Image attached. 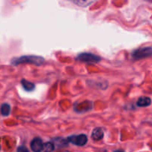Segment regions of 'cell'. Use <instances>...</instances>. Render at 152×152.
<instances>
[{
  "label": "cell",
  "mask_w": 152,
  "mask_h": 152,
  "mask_svg": "<svg viewBox=\"0 0 152 152\" xmlns=\"http://www.w3.org/2000/svg\"><path fill=\"white\" fill-rule=\"evenodd\" d=\"M68 142L78 146H83L88 142V137L86 134L72 135L68 138Z\"/></svg>",
  "instance_id": "4"
},
{
  "label": "cell",
  "mask_w": 152,
  "mask_h": 152,
  "mask_svg": "<svg viewBox=\"0 0 152 152\" xmlns=\"http://www.w3.org/2000/svg\"><path fill=\"white\" fill-rule=\"evenodd\" d=\"M151 104V99L148 96H141L137 101V105L139 107H148Z\"/></svg>",
  "instance_id": "8"
},
{
  "label": "cell",
  "mask_w": 152,
  "mask_h": 152,
  "mask_svg": "<svg viewBox=\"0 0 152 152\" xmlns=\"http://www.w3.org/2000/svg\"><path fill=\"white\" fill-rule=\"evenodd\" d=\"M152 56V47H142L133 50L132 53V57L134 60H140L145 58Z\"/></svg>",
  "instance_id": "2"
},
{
  "label": "cell",
  "mask_w": 152,
  "mask_h": 152,
  "mask_svg": "<svg viewBox=\"0 0 152 152\" xmlns=\"http://www.w3.org/2000/svg\"><path fill=\"white\" fill-rule=\"evenodd\" d=\"M21 84H22L24 90L28 92H31L35 89V84L31 83V82L28 81L25 79H22L21 80Z\"/></svg>",
  "instance_id": "7"
},
{
  "label": "cell",
  "mask_w": 152,
  "mask_h": 152,
  "mask_svg": "<svg viewBox=\"0 0 152 152\" xmlns=\"http://www.w3.org/2000/svg\"><path fill=\"white\" fill-rule=\"evenodd\" d=\"M55 145L52 142H48L43 145V151L44 152H51L54 150Z\"/></svg>",
  "instance_id": "11"
},
{
  "label": "cell",
  "mask_w": 152,
  "mask_h": 152,
  "mask_svg": "<svg viewBox=\"0 0 152 152\" xmlns=\"http://www.w3.org/2000/svg\"><path fill=\"white\" fill-rule=\"evenodd\" d=\"M55 142H56V146L59 147V148H62V147H65L67 146V141L65 140H62L59 138V139H56L55 140Z\"/></svg>",
  "instance_id": "12"
},
{
  "label": "cell",
  "mask_w": 152,
  "mask_h": 152,
  "mask_svg": "<svg viewBox=\"0 0 152 152\" xmlns=\"http://www.w3.org/2000/svg\"><path fill=\"white\" fill-rule=\"evenodd\" d=\"M77 59L86 63H97L100 62L101 57L91 53H81L77 56Z\"/></svg>",
  "instance_id": "3"
},
{
  "label": "cell",
  "mask_w": 152,
  "mask_h": 152,
  "mask_svg": "<svg viewBox=\"0 0 152 152\" xmlns=\"http://www.w3.org/2000/svg\"><path fill=\"white\" fill-rule=\"evenodd\" d=\"M17 152H29V151H28V148L24 145H21L17 148Z\"/></svg>",
  "instance_id": "13"
},
{
  "label": "cell",
  "mask_w": 152,
  "mask_h": 152,
  "mask_svg": "<svg viewBox=\"0 0 152 152\" xmlns=\"http://www.w3.org/2000/svg\"><path fill=\"white\" fill-rule=\"evenodd\" d=\"M72 2L75 3L77 5L80 6H87L91 4L92 2L95 1V0H70Z\"/></svg>",
  "instance_id": "10"
},
{
  "label": "cell",
  "mask_w": 152,
  "mask_h": 152,
  "mask_svg": "<svg viewBox=\"0 0 152 152\" xmlns=\"http://www.w3.org/2000/svg\"><path fill=\"white\" fill-rule=\"evenodd\" d=\"M114 152H124V151H123V150H116Z\"/></svg>",
  "instance_id": "14"
},
{
  "label": "cell",
  "mask_w": 152,
  "mask_h": 152,
  "mask_svg": "<svg viewBox=\"0 0 152 152\" xmlns=\"http://www.w3.org/2000/svg\"><path fill=\"white\" fill-rule=\"evenodd\" d=\"M10 110H11V108L8 103H3L1 105V108H0L1 115L4 116V117H7V116L10 115Z\"/></svg>",
  "instance_id": "9"
},
{
  "label": "cell",
  "mask_w": 152,
  "mask_h": 152,
  "mask_svg": "<svg viewBox=\"0 0 152 152\" xmlns=\"http://www.w3.org/2000/svg\"><path fill=\"white\" fill-rule=\"evenodd\" d=\"M104 132L101 128H96L93 130L91 133L92 140L95 141H99L103 138Z\"/></svg>",
  "instance_id": "6"
},
{
  "label": "cell",
  "mask_w": 152,
  "mask_h": 152,
  "mask_svg": "<svg viewBox=\"0 0 152 152\" xmlns=\"http://www.w3.org/2000/svg\"><path fill=\"white\" fill-rule=\"evenodd\" d=\"M43 145L42 140L40 138L36 137L31 141V148L34 152H41L43 151Z\"/></svg>",
  "instance_id": "5"
},
{
  "label": "cell",
  "mask_w": 152,
  "mask_h": 152,
  "mask_svg": "<svg viewBox=\"0 0 152 152\" xmlns=\"http://www.w3.org/2000/svg\"><path fill=\"white\" fill-rule=\"evenodd\" d=\"M43 56L37 55H24V56L14 57L11 60L10 63L13 65H19L21 64H31V65L40 66L45 62Z\"/></svg>",
  "instance_id": "1"
},
{
  "label": "cell",
  "mask_w": 152,
  "mask_h": 152,
  "mask_svg": "<svg viewBox=\"0 0 152 152\" xmlns=\"http://www.w3.org/2000/svg\"><path fill=\"white\" fill-rule=\"evenodd\" d=\"M0 149H1V145H0Z\"/></svg>",
  "instance_id": "15"
}]
</instances>
